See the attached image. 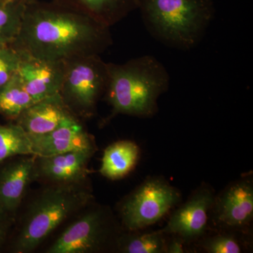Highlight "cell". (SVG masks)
<instances>
[{
    "instance_id": "e0dca14e",
    "label": "cell",
    "mask_w": 253,
    "mask_h": 253,
    "mask_svg": "<svg viewBox=\"0 0 253 253\" xmlns=\"http://www.w3.org/2000/svg\"><path fill=\"white\" fill-rule=\"evenodd\" d=\"M36 101L28 94L17 74L0 88V112L6 116H18L35 104Z\"/></svg>"
},
{
    "instance_id": "d4e9b609",
    "label": "cell",
    "mask_w": 253,
    "mask_h": 253,
    "mask_svg": "<svg viewBox=\"0 0 253 253\" xmlns=\"http://www.w3.org/2000/svg\"><path fill=\"white\" fill-rule=\"evenodd\" d=\"M15 1H21V2L24 3V4H28L31 3L32 1H36V0H15Z\"/></svg>"
},
{
    "instance_id": "9a60e30c",
    "label": "cell",
    "mask_w": 253,
    "mask_h": 253,
    "mask_svg": "<svg viewBox=\"0 0 253 253\" xmlns=\"http://www.w3.org/2000/svg\"><path fill=\"white\" fill-rule=\"evenodd\" d=\"M111 28L137 9L138 0H52Z\"/></svg>"
},
{
    "instance_id": "484cf974",
    "label": "cell",
    "mask_w": 253,
    "mask_h": 253,
    "mask_svg": "<svg viewBox=\"0 0 253 253\" xmlns=\"http://www.w3.org/2000/svg\"><path fill=\"white\" fill-rule=\"evenodd\" d=\"M4 1H6V0H0V3L3 2Z\"/></svg>"
},
{
    "instance_id": "52a82bcc",
    "label": "cell",
    "mask_w": 253,
    "mask_h": 253,
    "mask_svg": "<svg viewBox=\"0 0 253 253\" xmlns=\"http://www.w3.org/2000/svg\"><path fill=\"white\" fill-rule=\"evenodd\" d=\"M19 53L21 61L16 74L34 101L37 102L59 94L66 63L40 59Z\"/></svg>"
},
{
    "instance_id": "ba28073f",
    "label": "cell",
    "mask_w": 253,
    "mask_h": 253,
    "mask_svg": "<svg viewBox=\"0 0 253 253\" xmlns=\"http://www.w3.org/2000/svg\"><path fill=\"white\" fill-rule=\"evenodd\" d=\"M106 237V219L103 212L90 211L71 224L48 249L47 253L94 252L104 244Z\"/></svg>"
},
{
    "instance_id": "7a4b0ae2",
    "label": "cell",
    "mask_w": 253,
    "mask_h": 253,
    "mask_svg": "<svg viewBox=\"0 0 253 253\" xmlns=\"http://www.w3.org/2000/svg\"><path fill=\"white\" fill-rule=\"evenodd\" d=\"M109 82L106 96L111 116L128 115L151 118L157 113L160 96L168 91L169 75L154 56L144 55L122 63H109Z\"/></svg>"
},
{
    "instance_id": "3957f363",
    "label": "cell",
    "mask_w": 253,
    "mask_h": 253,
    "mask_svg": "<svg viewBox=\"0 0 253 253\" xmlns=\"http://www.w3.org/2000/svg\"><path fill=\"white\" fill-rule=\"evenodd\" d=\"M137 9L154 39L181 51L201 42L216 12L213 0H138Z\"/></svg>"
},
{
    "instance_id": "8fae6325",
    "label": "cell",
    "mask_w": 253,
    "mask_h": 253,
    "mask_svg": "<svg viewBox=\"0 0 253 253\" xmlns=\"http://www.w3.org/2000/svg\"><path fill=\"white\" fill-rule=\"evenodd\" d=\"M36 156L10 163L0 172V212H12L19 206L36 173Z\"/></svg>"
},
{
    "instance_id": "6da1fadb",
    "label": "cell",
    "mask_w": 253,
    "mask_h": 253,
    "mask_svg": "<svg viewBox=\"0 0 253 253\" xmlns=\"http://www.w3.org/2000/svg\"><path fill=\"white\" fill-rule=\"evenodd\" d=\"M110 28L52 0H36L26 4L11 46L40 59L68 63L103 54L113 44Z\"/></svg>"
},
{
    "instance_id": "d6986e66",
    "label": "cell",
    "mask_w": 253,
    "mask_h": 253,
    "mask_svg": "<svg viewBox=\"0 0 253 253\" xmlns=\"http://www.w3.org/2000/svg\"><path fill=\"white\" fill-rule=\"evenodd\" d=\"M26 4L15 0L0 3V48L11 46L22 23Z\"/></svg>"
},
{
    "instance_id": "2e32d148",
    "label": "cell",
    "mask_w": 253,
    "mask_h": 253,
    "mask_svg": "<svg viewBox=\"0 0 253 253\" xmlns=\"http://www.w3.org/2000/svg\"><path fill=\"white\" fill-rule=\"evenodd\" d=\"M139 155L140 150L134 141L122 140L113 143L104 151L100 172L110 179H121L132 170Z\"/></svg>"
},
{
    "instance_id": "277c9868",
    "label": "cell",
    "mask_w": 253,
    "mask_h": 253,
    "mask_svg": "<svg viewBox=\"0 0 253 253\" xmlns=\"http://www.w3.org/2000/svg\"><path fill=\"white\" fill-rule=\"evenodd\" d=\"M90 196L69 184L49 188L42 193L28 210L16 240L18 253H29L72 213L89 201Z\"/></svg>"
},
{
    "instance_id": "9c48e42d",
    "label": "cell",
    "mask_w": 253,
    "mask_h": 253,
    "mask_svg": "<svg viewBox=\"0 0 253 253\" xmlns=\"http://www.w3.org/2000/svg\"><path fill=\"white\" fill-rule=\"evenodd\" d=\"M33 142V155L46 157L80 150H93L87 133L72 114L47 134L30 135Z\"/></svg>"
},
{
    "instance_id": "5b68a950",
    "label": "cell",
    "mask_w": 253,
    "mask_h": 253,
    "mask_svg": "<svg viewBox=\"0 0 253 253\" xmlns=\"http://www.w3.org/2000/svg\"><path fill=\"white\" fill-rule=\"evenodd\" d=\"M109 82V63L98 55L86 56L66 63L59 94L68 111L90 114L106 94Z\"/></svg>"
},
{
    "instance_id": "5bb4252c",
    "label": "cell",
    "mask_w": 253,
    "mask_h": 253,
    "mask_svg": "<svg viewBox=\"0 0 253 253\" xmlns=\"http://www.w3.org/2000/svg\"><path fill=\"white\" fill-rule=\"evenodd\" d=\"M92 153L93 150H80L39 157L36 173L53 181L66 184L75 182L84 176L86 163Z\"/></svg>"
},
{
    "instance_id": "ac0fdd59",
    "label": "cell",
    "mask_w": 253,
    "mask_h": 253,
    "mask_svg": "<svg viewBox=\"0 0 253 253\" xmlns=\"http://www.w3.org/2000/svg\"><path fill=\"white\" fill-rule=\"evenodd\" d=\"M17 155H33L31 136L20 125L0 126V163Z\"/></svg>"
},
{
    "instance_id": "603a6c76",
    "label": "cell",
    "mask_w": 253,
    "mask_h": 253,
    "mask_svg": "<svg viewBox=\"0 0 253 253\" xmlns=\"http://www.w3.org/2000/svg\"><path fill=\"white\" fill-rule=\"evenodd\" d=\"M184 246L182 241L180 240L174 239L171 241L170 244L166 246V252L169 253H184Z\"/></svg>"
},
{
    "instance_id": "30bf717a",
    "label": "cell",
    "mask_w": 253,
    "mask_h": 253,
    "mask_svg": "<svg viewBox=\"0 0 253 253\" xmlns=\"http://www.w3.org/2000/svg\"><path fill=\"white\" fill-rule=\"evenodd\" d=\"M213 204L212 193L201 190L173 213L167 225L160 232L176 234L186 239L199 237L207 226L208 212Z\"/></svg>"
},
{
    "instance_id": "7c38bea8",
    "label": "cell",
    "mask_w": 253,
    "mask_h": 253,
    "mask_svg": "<svg viewBox=\"0 0 253 253\" xmlns=\"http://www.w3.org/2000/svg\"><path fill=\"white\" fill-rule=\"evenodd\" d=\"M71 114L59 94L37 101L18 116V125L30 135H42L56 129Z\"/></svg>"
},
{
    "instance_id": "4fadbf2b",
    "label": "cell",
    "mask_w": 253,
    "mask_h": 253,
    "mask_svg": "<svg viewBox=\"0 0 253 253\" xmlns=\"http://www.w3.org/2000/svg\"><path fill=\"white\" fill-rule=\"evenodd\" d=\"M219 220L231 227L247 225L253 216V187L251 181L243 180L231 185L218 201Z\"/></svg>"
},
{
    "instance_id": "ffe728a7",
    "label": "cell",
    "mask_w": 253,
    "mask_h": 253,
    "mask_svg": "<svg viewBox=\"0 0 253 253\" xmlns=\"http://www.w3.org/2000/svg\"><path fill=\"white\" fill-rule=\"evenodd\" d=\"M162 233H149L126 236L120 242L121 252L126 253H160L166 252Z\"/></svg>"
},
{
    "instance_id": "8992f818",
    "label": "cell",
    "mask_w": 253,
    "mask_h": 253,
    "mask_svg": "<svg viewBox=\"0 0 253 253\" xmlns=\"http://www.w3.org/2000/svg\"><path fill=\"white\" fill-rule=\"evenodd\" d=\"M179 201L177 190L161 179H149L125 201L121 216L126 229L139 230L156 224Z\"/></svg>"
},
{
    "instance_id": "44dd1931",
    "label": "cell",
    "mask_w": 253,
    "mask_h": 253,
    "mask_svg": "<svg viewBox=\"0 0 253 253\" xmlns=\"http://www.w3.org/2000/svg\"><path fill=\"white\" fill-rule=\"evenodd\" d=\"M21 54L12 46L0 48V88L17 72Z\"/></svg>"
},
{
    "instance_id": "cb8c5ba5",
    "label": "cell",
    "mask_w": 253,
    "mask_h": 253,
    "mask_svg": "<svg viewBox=\"0 0 253 253\" xmlns=\"http://www.w3.org/2000/svg\"><path fill=\"white\" fill-rule=\"evenodd\" d=\"M2 213L0 212V217H1ZM5 234H6V229H5V226L4 223H3L2 219L0 217V246L4 241Z\"/></svg>"
},
{
    "instance_id": "7402d4cb",
    "label": "cell",
    "mask_w": 253,
    "mask_h": 253,
    "mask_svg": "<svg viewBox=\"0 0 253 253\" xmlns=\"http://www.w3.org/2000/svg\"><path fill=\"white\" fill-rule=\"evenodd\" d=\"M205 249L211 253H239L241 248L234 238L229 236H217L208 240Z\"/></svg>"
}]
</instances>
